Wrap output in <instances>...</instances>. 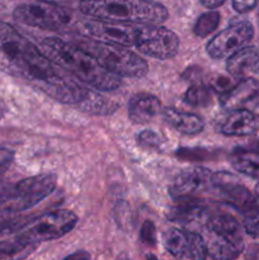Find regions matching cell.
I'll list each match as a JSON object with an SVG mask.
<instances>
[{
    "mask_svg": "<svg viewBox=\"0 0 259 260\" xmlns=\"http://www.w3.org/2000/svg\"><path fill=\"white\" fill-rule=\"evenodd\" d=\"M220 20L221 15L216 10H210V12L203 13L196 20L195 25H193V33L200 38L207 37L218 27Z\"/></svg>",
    "mask_w": 259,
    "mask_h": 260,
    "instance_id": "23",
    "label": "cell"
},
{
    "mask_svg": "<svg viewBox=\"0 0 259 260\" xmlns=\"http://www.w3.org/2000/svg\"><path fill=\"white\" fill-rule=\"evenodd\" d=\"M206 229V248L212 260H235L244 250L241 226L228 213L210 216Z\"/></svg>",
    "mask_w": 259,
    "mask_h": 260,
    "instance_id": "5",
    "label": "cell"
},
{
    "mask_svg": "<svg viewBox=\"0 0 259 260\" xmlns=\"http://www.w3.org/2000/svg\"><path fill=\"white\" fill-rule=\"evenodd\" d=\"M0 65L13 75L35 83L37 88L60 75L41 48L4 20L0 23Z\"/></svg>",
    "mask_w": 259,
    "mask_h": 260,
    "instance_id": "1",
    "label": "cell"
},
{
    "mask_svg": "<svg viewBox=\"0 0 259 260\" xmlns=\"http://www.w3.org/2000/svg\"><path fill=\"white\" fill-rule=\"evenodd\" d=\"M241 149H244L245 151L250 152L251 155H254V156L258 157L259 159V139L253 140V141H250L248 145H245V146L241 147Z\"/></svg>",
    "mask_w": 259,
    "mask_h": 260,
    "instance_id": "31",
    "label": "cell"
},
{
    "mask_svg": "<svg viewBox=\"0 0 259 260\" xmlns=\"http://www.w3.org/2000/svg\"><path fill=\"white\" fill-rule=\"evenodd\" d=\"M256 5V0H233L234 9L238 13H248Z\"/></svg>",
    "mask_w": 259,
    "mask_h": 260,
    "instance_id": "29",
    "label": "cell"
},
{
    "mask_svg": "<svg viewBox=\"0 0 259 260\" xmlns=\"http://www.w3.org/2000/svg\"><path fill=\"white\" fill-rule=\"evenodd\" d=\"M230 162L235 170L249 178L259 180V159L245 151L241 147H238L230 157Z\"/></svg>",
    "mask_w": 259,
    "mask_h": 260,
    "instance_id": "21",
    "label": "cell"
},
{
    "mask_svg": "<svg viewBox=\"0 0 259 260\" xmlns=\"http://www.w3.org/2000/svg\"><path fill=\"white\" fill-rule=\"evenodd\" d=\"M41 51L55 65L73 74L79 81L95 90H114L121 85V78L99 65L95 58L78 45L61 38L47 37L41 42Z\"/></svg>",
    "mask_w": 259,
    "mask_h": 260,
    "instance_id": "2",
    "label": "cell"
},
{
    "mask_svg": "<svg viewBox=\"0 0 259 260\" xmlns=\"http://www.w3.org/2000/svg\"><path fill=\"white\" fill-rule=\"evenodd\" d=\"M255 198H256V202H258V205H259V183L256 184V187H255Z\"/></svg>",
    "mask_w": 259,
    "mask_h": 260,
    "instance_id": "35",
    "label": "cell"
},
{
    "mask_svg": "<svg viewBox=\"0 0 259 260\" xmlns=\"http://www.w3.org/2000/svg\"><path fill=\"white\" fill-rule=\"evenodd\" d=\"M201 4L205 8H208L210 10L216 9V8L221 7L225 3V0H200Z\"/></svg>",
    "mask_w": 259,
    "mask_h": 260,
    "instance_id": "33",
    "label": "cell"
},
{
    "mask_svg": "<svg viewBox=\"0 0 259 260\" xmlns=\"http://www.w3.org/2000/svg\"><path fill=\"white\" fill-rule=\"evenodd\" d=\"M211 90L212 89L202 81L192 83V85L185 91L183 101L185 104L193 107V108H203V107L210 106L211 102H212Z\"/></svg>",
    "mask_w": 259,
    "mask_h": 260,
    "instance_id": "22",
    "label": "cell"
},
{
    "mask_svg": "<svg viewBox=\"0 0 259 260\" xmlns=\"http://www.w3.org/2000/svg\"><path fill=\"white\" fill-rule=\"evenodd\" d=\"M163 117L168 124L183 135H197L205 128V121L202 117L195 113L178 111L175 108H165Z\"/></svg>",
    "mask_w": 259,
    "mask_h": 260,
    "instance_id": "18",
    "label": "cell"
},
{
    "mask_svg": "<svg viewBox=\"0 0 259 260\" xmlns=\"http://www.w3.org/2000/svg\"><path fill=\"white\" fill-rule=\"evenodd\" d=\"M13 17L22 24L47 30L60 29L70 22V13L65 8L46 0L18 5Z\"/></svg>",
    "mask_w": 259,
    "mask_h": 260,
    "instance_id": "7",
    "label": "cell"
},
{
    "mask_svg": "<svg viewBox=\"0 0 259 260\" xmlns=\"http://www.w3.org/2000/svg\"><path fill=\"white\" fill-rule=\"evenodd\" d=\"M146 260H159V259H157L155 255H152V254H150V255L146 256Z\"/></svg>",
    "mask_w": 259,
    "mask_h": 260,
    "instance_id": "36",
    "label": "cell"
},
{
    "mask_svg": "<svg viewBox=\"0 0 259 260\" xmlns=\"http://www.w3.org/2000/svg\"><path fill=\"white\" fill-rule=\"evenodd\" d=\"M135 47L142 55L168 60L174 57L179 50V37L173 30L160 25H142L137 29Z\"/></svg>",
    "mask_w": 259,
    "mask_h": 260,
    "instance_id": "9",
    "label": "cell"
},
{
    "mask_svg": "<svg viewBox=\"0 0 259 260\" xmlns=\"http://www.w3.org/2000/svg\"><path fill=\"white\" fill-rule=\"evenodd\" d=\"M140 239L147 246H152L154 248L156 245V228H155L152 221L146 220L142 223L141 231H140Z\"/></svg>",
    "mask_w": 259,
    "mask_h": 260,
    "instance_id": "26",
    "label": "cell"
},
{
    "mask_svg": "<svg viewBox=\"0 0 259 260\" xmlns=\"http://www.w3.org/2000/svg\"><path fill=\"white\" fill-rule=\"evenodd\" d=\"M177 156L179 159L189 160V161H203V160L208 159L211 156V152L206 149H187V147H183L177 151Z\"/></svg>",
    "mask_w": 259,
    "mask_h": 260,
    "instance_id": "25",
    "label": "cell"
},
{
    "mask_svg": "<svg viewBox=\"0 0 259 260\" xmlns=\"http://www.w3.org/2000/svg\"><path fill=\"white\" fill-rule=\"evenodd\" d=\"M251 71H253L254 74H256V75H259V56H258V58H256V61H255V63H254Z\"/></svg>",
    "mask_w": 259,
    "mask_h": 260,
    "instance_id": "34",
    "label": "cell"
},
{
    "mask_svg": "<svg viewBox=\"0 0 259 260\" xmlns=\"http://www.w3.org/2000/svg\"><path fill=\"white\" fill-rule=\"evenodd\" d=\"M57 177L55 174H40L20 180L10 192L7 212H18L35 207L55 190Z\"/></svg>",
    "mask_w": 259,
    "mask_h": 260,
    "instance_id": "8",
    "label": "cell"
},
{
    "mask_svg": "<svg viewBox=\"0 0 259 260\" xmlns=\"http://www.w3.org/2000/svg\"><path fill=\"white\" fill-rule=\"evenodd\" d=\"M253 36L254 28L251 23L248 20H239L211 38L206 51L208 56L215 60L228 58L236 51L245 47L251 41Z\"/></svg>",
    "mask_w": 259,
    "mask_h": 260,
    "instance_id": "10",
    "label": "cell"
},
{
    "mask_svg": "<svg viewBox=\"0 0 259 260\" xmlns=\"http://www.w3.org/2000/svg\"><path fill=\"white\" fill-rule=\"evenodd\" d=\"M160 99L149 93L136 94L128 102V117L135 123H147L160 113Z\"/></svg>",
    "mask_w": 259,
    "mask_h": 260,
    "instance_id": "17",
    "label": "cell"
},
{
    "mask_svg": "<svg viewBox=\"0 0 259 260\" xmlns=\"http://www.w3.org/2000/svg\"><path fill=\"white\" fill-rule=\"evenodd\" d=\"M234 85H235V83H234L230 78H226V76H218V78H216L215 80L212 81L210 88L221 95V94L230 90Z\"/></svg>",
    "mask_w": 259,
    "mask_h": 260,
    "instance_id": "28",
    "label": "cell"
},
{
    "mask_svg": "<svg viewBox=\"0 0 259 260\" xmlns=\"http://www.w3.org/2000/svg\"><path fill=\"white\" fill-rule=\"evenodd\" d=\"M163 245L178 259L206 260L208 256L205 239L195 231L168 229L163 234Z\"/></svg>",
    "mask_w": 259,
    "mask_h": 260,
    "instance_id": "11",
    "label": "cell"
},
{
    "mask_svg": "<svg viewBox=\"0 0 259 260\" xmlns=\"http://www.w3.org/2000/svg\"><path fill=\"white\" fill-rule=\"evenodd\" d=\"M259 56V48L255 46H245L241 50L228 57L226 70L233 78H240L246 71H251L256 58Z\"/></svg>",
    "mask_w": 259,
    "mask_h": 260,
    "instance_id": "19",
    "label": "cell"
},
{
    "mask_svg": "<svg viewBox=\"0 0 259 260\" xmlns=\"http://www.w3.org/2000/svg\"><path fill=\"white\" fill-rule=\"evenodd\" d=\"M259 128V116L246 108L234 109L221 121L218 131L225 136H250Z\"/></svg>",
    "mask_w": 259,
    "mask_h": 260,
    "instance_id": "15",
    "label": "cell"
},
{
    "mask_svg": "<svg viewBox=\"0 0 259 260\" xmlns=\"http://www.w3.org/2000/svg\"><path fill=\"white\" fill-rule=\"evenodd\" d=\"M241 215H243L244 231L251 238L259 239V206L245 211Z\"/></svg>",
    "mask_w": 259,
    "mask_h": 260,
    "instance_id": "24",
    "label": "cell"
},
{
    "mask_svg": "<svg viewBox=\"0 0 259 260\" xmlns=\"http://www.w3.org/2000/svg\"><path fill=\"white\" fill-rule=\"evenodd\" d=\"M79 9L94 19L121 23L160 24L169 17L167 8L155 0H81Z\"/></svg>",
    "mask_w": 259,
    "mask_h": 260,
    "instance_id": "3",
    "label": "cell"
},
{
    "mask_svg": "<svg viewBox=\"0 0 259 260\" xmlns=\"http://www.w3.org/2000/svg\"><path fill=\"white\" fill-rule=\"evenodd\" d=\"M89 259H90V255H89L86 251L80 250V251H75V253L70 254V255L66 256V258L62 260H89Z\"/></svg>",
    "mask_w": 259,
    "mask_h": 260,
    "instance_id": "32",
    "label": "cell"
},
{
    "mask_svg": "<svg viewBox=\"0 0 259 260\" xmlns=\"http://www.w3.org/2000/svg\"><path fill=\"white\" fill-rule=\"evenodd\" d=\"M76 108L88 114H93V116H108V114L116 112V109L118 108V103L106 98L98 91L91 89L85 101L79 104Z\"/></svg>",
    "mask_w": 259,
    "mask_h": 260,
    "instance_id": "20",
    "label": "cell"
},
{
    "mask_svg": "<svg viewBox=\"0 0 259 260\" xmlns=\"http://www.w3.org/2000/svg\"><path fill=\"white\" fill-rule=\"evenodd\" d=\"M178 205L170 208L168 212V220L172 222L180 223L183 226L193 223H206L210 218L208 210L198 198L195 200L177 201Z\"/></svg>",
    "mask_w": 259,
    "mask_h": 260,
    "instance_id": "16",
    "label": "cell"
},
{
    "mask_svg": "<svg viewBox=\"0 0 259 260\" xmlns=\"http://www.w3.org/2000/svg\"><path fill=\"white\" fill-rule=\"evenodd\" d=\"M212 174L207 168L196 167L177 175L169 187V194L175 201L195 200L207 189H212Z\"/></svg>",
    "mask_w": 259,
    "mask_h": 260,
    "instance_id": "12",
    "label": "cell"
},
{
    "mask_svg": "<svg viewBox=\"0 0 259 260\" xmlns=\"http://www.w3.org/2000/svg\"><path fill=\"white\" fill-rule=\"evenodd\" d=\"M84 29L90 37L124 46V47H132L135 46L139 27L132 25L131 23L95 19L86 22L84 24Z\"/></svg>",
    "mask_w": 259,
    "mask_h": 260,
    "instance_id": "13",
    "label": "cell"
},
{
    "mask_svg": "<svg viewBox=\"0 0 259 260\" xmlns=\"http://www.w3.org/2000/svg\"><path fill=\"white\" fill-rule=\"evenodd\" d=\"M76 223H78V216L73 211H51L36 218H30L29 222L20 230L17 238L25 243L38 245L43 241L62 238L75 228Z\"/></svg>",
    "mask_w": 259,
    "mask_h": 260,
    "instance_id": "6",
    "label": "cell"
},
{
    "mask_svg": "<svg viewBox=\"0 0 259 260\" xmlns=\"http://www.w3.org/2000/svg\"><path fill=\"white\" fill-rule=\"evenodd\" d=\"M246 260H258V259H255V258H248Z\"/></svg>",
    "mask_w": 259,
    "mask_h": 260,
    "instance_id": "37",
    "label": "cell"
},
{
    "mask_svg": "<svg viewBox=\"0 0 259 260\" xmlns=\"http://www.w3.org/2000/svg\"><path fill=\"white\" fill-rule=\"evenodd\" d=\"M2 22H3V20H2V19H0V23H2Z\"/></svg>",
    "mask_w": 259,
    "mask_h": 260,
    "instance_id": "38",
    "label": "cell"
},
{
    "mask_svg": "<svg viewBox=\"0 0 259 260\" xmlns=\"http://www.w3.org/2000/svg\"><path fill=\"white\" fill-rule=\"evenodd\" d=\"M78 46L93 56L106 70L119 78H144L149 70L146 61L124 46L94 38H83Z\"/></svg>",
    "mask_w": 259,
    "mask_h": 260,
    "instance_id": "4",
    "label": "cell"
},
{
    "mask_svg": "<svg viewBox=\"0 0 259 260\" xmlns=\"http://www.w3.org/2000/svg\"><path fill=\"white\" fill-rule=\"evenodd\" d=\"M139 144L146 149H159L161 146V139L154 131L145 129L139 134Z\"/></svg>",
    "mask_w": 259,
    "mask_h": 260,
    "instance_id": "27",
    "label": "cell"
},
{
    "mask_svg": "<svg viewBox=\"0 0 259 260\" xmlns=\"http://www.w3.org/2000/svg\"><path fill=\"white\" fill-rule=\"evenodd\" d=\"M259 102V81L251 78L240 79L226 93L220 95V103L228 111L255 106Z\"/></svg>",
    "mask_w": 259,
    "mask_h": 260,
    "instance_id": "14",
    "label": "cell"
},
{
    "mask_svg": "<svg viewBox=\"0 0 259 260\" xmlns=\"http://www.w3.org/2000/svg\"><path fill=\"white\" fill-rule=\"evenodd\" d=\"M10 162H12V154L7 151H0V178L7 172Z\"/></svg>",
    "mask_w": 259,
    "mask_h": 260,
    "instance_id": "30",
    "label": "cell"
}]
</instances>
